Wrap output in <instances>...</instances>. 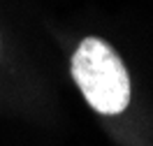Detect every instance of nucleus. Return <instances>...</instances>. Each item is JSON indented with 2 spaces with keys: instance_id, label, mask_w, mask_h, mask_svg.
<instances>
[{
  "instance_id": "f257e3e1",
  "label": "nucleus",
  "mask_w": 153,
  "mask_h": 146,
  "mask_svg": "<svg viewBox=\"0 0 153 146\" xmlns=\"http://www.w3.org/2000/svg\"><path fill=\"white\" fill-rule=\"evenodd\" d=\"M72 79L97 114L114 116L130 104V74L121 56L100 37H86L72 56Z\"/></svg>"
}]
</instances>
